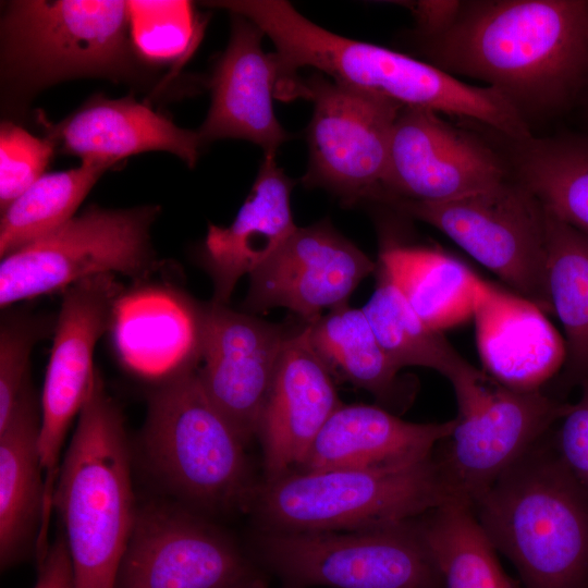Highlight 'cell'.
Listing matches in <instances>:
<instances>
[{
  "label": "cell",
  "instance_id": "cell-1",
  "mask_svg": "<svg viewBox=\"0 0 588 588\" xmlns=\"http://www.w3.org/2000/svg\"><path fill=\"white\" fill-rule=\"evenodd\" d=\"M416 38L427 62L486 83L524 119L588 83V0L462 1L449 26Z\"/></svg>",
  "mask_w": 588,
  "mask_h": 588
},
{
  "label": "cell",
  "instance_id": "cell-2",
  "mask_svg": "<svg viewBox=\"0 0 588 588\" xmlns=\"http://www.w3.org/2000/svg\"><path fill=\"white\" fill-rule=\"evenodd\" d=\"M216 7L248 19L270 38L275 47V97L280 100L301 69L314 68L335 82L403 107L475 120L513 142L532 136L524 117L494 89L467 84L409 54L334 34L287 1L223 0Z\"/></svg>",
  "mask_w": 588,
  "mask_h": 588
},
{
  "label": "cell",
  "instance_id": "cell-3",
  "mask_svg": "<svg viewBox=\"0 0 588 588\" xmlns=\"http://www.w3.org/2000/svg\"><path fill=\"white\" fill-rule=\"evenodd\" d=\"M537 443L471 505L526 588L588 587V492Z\"/></svg>",
  "mask_w": 588,
  "mask_h": 588
},
{
  "label": "cell",
  "instance_id": "cell-4",
  "mask_svg": "<svg viewBox=\"0 0 588 588\" xmlns=\"http://www.w3.org/2000/svg\"><path fill=\"white\" fill-rule=\"evenodd\" d=\"M53 509L74 588H114L137 510L123 416L98 371L61 461Z\"/></svg>",
  "mask_w": 588,
  "mask_h": 588
},
{
  "label": "cell",
  "instance_id": "cell-5",
  "mask_svg": "<svg viewBox=\"0 0 588 588\" xmlns=\"http://www.w3.org/2000/svg\"><path fill=\"white\" fill-rule=\"evenodd\" d=\"M451 502L434 454L377 467L292 470L255 487L264 530L340 531L416 519Z\"/></svg>",
  "mask_w": 588,
  "mask_h": 588
},
{
  "label": "cell",
  "instance_id": "cell-6",
  "mask_svg": "<svg viewBox=\"0 0 588 588\" xmlns=\"http://www.w3.org/2000/svg\"><path fill=\"white\" fill-rule=\"evenodd\" d=\"M128 1L23 0L1 21V82L15 96L78 77L134 74Z\"/></svg>",
  "mask_w": 588,
  "mask_h": 588
},
{
  "label": "cell",
  "instance_id": "cell-7",
  "mask_svg": "<svg viewBox=\"0 0 588 588\" xmlns=\"http://www.w3.org/2000/svg\"><path fill=\"white\" fill-rule=\"evenodd\" d=\"M143 445L155 471L186 501L204 509L249 504L255 487L246 443L194 366L168 375L152 391Z\"/></svg>",
  "mask_w": 588,
  "mask_h": 588
},
{
  "label": "cell",
  "instance_id": "cell-8",
  "mask_svg": "<svg viewBox=\"0 0 588 588\" xmlns=\"http://www.w3.org/2000/svg\"><path fill=\"white\" fill-rule=\"evenodd\" d=\"M457 416L434 453L451 502L471 505L568 411L543 389L509 388L477 368L452 383Z\"/></svg>",
  "mask_w": 588,
  "mask_h": 588
},
{
  "label": "cell",
  "instance_id": "cell-9",
  "mask_svg": "<svg viewBox=\"0 0 588 588\" xmlns=\"http://www.w3.org/2000/svg\"><path fill=\"white\" fill-rule=\"evenodd\" d=\"M258 548L290 588H443L420 517L360 530H262Z\"/></svg>",
  "mask_w": 588,
  "mask_h": 588
},
{
  "label": "cell",
  "instance_id": "cell-10",
  "mask_svg": "<svg viewBox=\"0 0 588 588\" xmlns=\"http://www.w3.org/2000/svg\"><path fill=\"white\" fill-rule=\"evenodd\" d=\"M428 223L509 284L516 295L553 314L546 282L547 212L518 181L444 203L380 201Z\"/></svg>",
  "mask_w": 588,
  "mask_h": 588
},
{
  "label": "cell",
  "instance_id": "cell-11",
  "mask_svg": "<svg viewBox=\"0 0 588 588\" xmlns=\"http://www.w3.org/2000/svg\"><path fill=\"white\" fill-rule=\"evenodd\" d=\"M157 206L89 207L44 237L4 256L0 306L56 291L99 274L142 278L154 267L150 228Z\"/></svg>",
  "mask_w": 588,
  "mask_h": 588
},
{
  "label": "cell",
  "instance_id": "cell-12",
  "mask_svg": "<svg viewBox=\"0 0 588 588\" xmlns=\"http://www.w3.org/2000/svg\"><path fill=\"white\" fill-rule=\"evenodd\" d=\"M311 100L309 162L302 183L322 187L346 206L372 200L385 175L391 134L403 106L321 73L294 82L287 100Z\"/></svg>",
  "mask_w": 588,
  "mask_h": 588
},
{
  "label": "cell",
  "instance_id": "cell-13",
  "mask_svg": "<svg viewBox=\"0 0 588 588\" xmlns=\"http://www.w3.org/2000/svg\"><path fill=\"white\" fill-rule=\"evenodd\" d=\"M122 287L114 274L81 280L63 291L40 400L39 452L45 477L41 530L47 531L64 440L79 414L97 370L98 340L113 324Z\"/></svg>",
  "mask_w": 588,
  "mask_h": 588
},
{
  "label": "cell",
  "instance_id": "cell-14",
  "mask_svg": "<svg viewBox=\"0 0 588 588\" xmlns=\"http://www.w3.org/2000/svg\"><path fill=\"white\" fill-rule=\"evenodd\" d=\"M114 588H266L222 532L179 507L137 510Z\"/></svg>",
  "mask_w": 588,
  "mask_h": 588
},
{
  "label": "cell",
  "instance_id": "cell-15",
  "mask_svg": "<svg viewBox=\"0 0 588 588\" xmlns=\"http://www.w3.org/2000/svg\"><path fill=\"white\" fill-rule=\"evenodd\" d=\"M507 180L499 155L441 114L403 107L394 122L381 189L373 199L444 203Z\"/></svg>",
  "mask_w": 588,
  "mask_h": 588
},
{
  "label": "cell",
  "instance_id": "cell-16",
  "mask_svg": "<svg viewBox=\"0 0 588 588\" xmlns=\"http://www.w3.org/2000/svg\"><path fill=\"white\" fill-rule=\"evenodd\" d=\"M197 320L203 387L247 444L291 330L213 301L197 306Z\"/></svg>",
  "mask_w": 588,
  "mask_h": 588
},
{
  "label": "cell",
  "instance_id": "cell-17",
  "mask_svg": "<svg viewBox=\"0 0 588 588\" xmlns=\"http://www.w3.org/2000/svg\"><path fill=\"white\" fill-rule=\"evenodd\" d=\"M377 270L353 242L328 220L298 228L259 268L249 274L246 311L284 307L311 324L346 305L358 284Z\"/></svg>",
  "mask_w": 588,
  "mask_h": 588
},
{
  "label": "cell",
  "instance_id": "cell-18",
  "mask_svg": "<svg viewBox=\"0 0 588 588\" xmlns=\"http://www.w3.org/2000/svg\"><path fill=\"white\" fill-rule=\"evenodd\" d=\"M341 404L334 378L309 342L307 324L291 330L256 432L265 480L301 469Z\"/></svg>",
  "mask_w": 588,
  "mask_h": 588
},
{
  "label": "cell",
  "instance_id": "cell-19",
  "mask_svg": "<svg viewBox=\"0 0 588 588\" xmlns=\"http://www.w3.org/2000/svg\"><path fill=\"white\" fill-rule=\"evenodd\" d=\"M264 36L252 21L232 14L229 44L209 81L210 108L197 130L203 146L237 138L260 146L265 154H275L292 137L273 110L278 63L274 52L264 51Z\"/></svg>",
  "mask_w": 588,
  "mask_h": 588
},
{
  "label": "cell",
  "instance_id": "cell-20",
  "mask_svg": "<svg viewBox=\"0 0 588 588\" xmlns=\"http://www.w3.org/2000/svg\"><path fill=\"white\" fill-rule=\"evenodd\" d=\"M293 186V180L278 166L275 154H265L232 223L209 224L201 260L213 283V302L226 305L237 281L266 262L295 232Z\"/></svg>",
  "mask_w": 588,
  "mask_h": 588
},
{
  "label": "cell",
  "instance_id": "cell-21",
  "mask_svg": "<svg viewBox=\"0 0 588 588\" xmlns=\"http://www.w3.org/2000/svg\"><path fill=\"white\" fill-rule=\"evenodd\" d=\"M49 130L63 152L109 167L133 155L167 151L193 168L203 147L197 131L177 126L131 97L96 95Z\"/></svg>",
  "mask_w": 588,
  "mask_h": 588
},
{
  "label": "cell",
  "instance_id": "cell-22",
  "mask_svg": "<svg viewBox=\"0 0 588 588\" xmlns=\"http://www.w3.org/2000/svg\"><path fill=\"white\" fill-rule=\"evenodd\" d=\"M483 371L516 390H537L563 367L564 340L529 301L487 284L474 314Z\"/></svg>",
  "mask_w": 588,
  "mask_h": 588
},
{
  "label": "cell",
  "instance_id": "cell-23",
  "mask_svg": "<svg viewBox=\"0 0 588 588\" xmlns=\"http://www.w3.org/2000/svg\"><path fill=\"white\" fill-rule=\"evenodd\" d=\"M454 425L455 419L411 422L382 406L341 404L301 469L377 467L426 458L450 437Z\"/></svg>",
  "mask_w": 588,
  "mask_h": 588
},
{
  "label": "cell",
  "instance_id": "cell-24",
  "mask_svg": "<svg viewBox=\"0 0 588 588\" xmlns=\"http://www.w3.org/2000/svg\"><path fill=\"white\" fill-rule=\"evenodd\" d=\"M40 408L25 390L0 430V565L7 569L24 556L41 526L45 477L39 452Z\"/></svg>",
  "mask_w": 588,
  "mask_h": 588
},
{
  "label": "cell",
  "instance_id": "cell-25",
  "mask_svg": "<svg viewBox=\"0 0 588 588\" xmlns=\"http://www.w3.org/2000/svg\"><path fill=\"white\" fill-rule=\"evenodd\" d=\"M377 266L417 316L439 332L474 317L488 284L458 259L425 246L387 242Z\"/></svg>",
  "mask_w": 588,
  "mask_h": 588
},
{
  "label": "cell",
  "instance_id": "cell-26",
  "mask_svg": "<svg viewBox=\"0 0 588 588\" xmlns=\"http://www.w3.org/2000/svg\"><path fill=\"white\" fill-rule=\"evenodd\" d=\"M546 282L565 344L562 382H588V234L547 210Z\"/></svg>",
  "mask_w": 588,
  "mask_h": 588
},
{
  "label": "cell",
  "instance_id": "cell-27",
  "mask_svg": "<svg viewBox=\"0 0 588 588\" xmlns=\"http://www.w3.org/2000/svg\"><path fill=\"white\" fill-rule=\"evenodd\" d=\"M309 342L332 377L368 391L381 403L400 405L408 391L363 309L347 304L307 324Z\"/></svg>",
  "mask_w": 588,
  "mask_h": 588
},
{
  "label": "cell",
  "instance_id": "cell-28",
  "mask_svg": "<svg viewBox=\"0 0 588 588\" xmlns=\"http://www.w3.org/2000/svg\"><path fill=\"white\" fill-rule=\"evenodd\" d=\"M513 143L516 181L549 213L588 234V139L531 136Z\"/></svg>",
  "mask_w": 588,
  "mask_h": 588
},
{
  "label": "cell",
  "instance_id": "cell-29",
  "mask_svg": "<svg viewBox=\"0 0 588 588\" xmlns=\"http://www.w3.org/2000/svg\"><path fill=\"white\" fill-rule=\"evenodd\" d=\"M377 275L376 289L362 309L382 350L399 370L407 366L427 367L452 383L474 368L441 332L417 316L378 266Z\"/></svg>",
  "mask_w": 588,
  "mask_h": 588
},
{
  "label": "cell",
  "instance_id": "cell-30",
  "mask_svg": "<svg viewBox=\"0 0 588 588\" xmlns=\"http://www.w3.org/2000/svg\"><path fill=\"white\" fill-rule=\"evenodd\" d=\"M420 524L443 588H516L469 505L448 502Z\"/></svg>",
  "mask_w": 588,
  "mask_h": 588
},
{
  "label": "cell",
  "instance_id": "cell-31",
  "mask_svg": "<svg viewBox=\"0 0 588 588\" xmlns=\"http://www.w3.org/2000/svg\"><path fill=\"white\" fill-rule=\"evenodd\" d=\"M111 167L82 162L69 170L45 173L3 211L1 258L59 229L73 217L97 181Z\"/></svg>",
  "mask_w": 588,
  "mask_h": 588
},
{
  "label": "cell",
  "instance_id": "cell-32",
  "mask_svg": "<svg viewBox=\"0 0 588 588\" xmlns=\"http://www.w3.org/2000/svg\"><path fill=\"white\" fill-rule=\"evenodd\" d=\"M135 52L148 61L186 58L200 40L204 23L188 1H128Z\"/></svg>",
  "mask_w": 588,
  "mask_h": 588
},
{
  "label": "cell",
  "instance_id": "cell-33",
  "mask_svg": "<svg viewBox=\"0 0 588 588\" xmlns=\"http://www.w3.org/2000/svg\"><path fill=\"white\" fill-rule=\"evenodd\" d=\"M41 320L22 314H7L0 329V430L13 415L29 385L32 348L42 335Z\"/></svg>",
  "mask_w": 588,
  "mask_h": 588
},
{
  "label": "cell",
  "instance_id": "cell-34",
  "mask_svg": "<svg viewBox=\"0 0 588 588\" xmlns=\"http://www.w3.org/2000/svg\"><path fill=\"white\" fill-rule=\"evenodd\" d=\"M54 147L56 145L49 136L40 138L12 122L1 123V211L45 174Z\"/></svg>",
  "mask_w": 588,
  "mask_h": 588
},
{
  "label": "cell",
  "instance_id": "cell-35",
  "mask_svg": "<svg viewBox=\"0 0 588 588\" xmlns=\"http://www.w3.org/2000/svg\"><path fill=\"white\" fill-rule=\"evenodd\" d=\"M556 453L588 492V382L581 385L580 397L560 420Z\"/></svg>",
  "mask_w": 588,
  "mask_h": 588
},
{
  "label": "cell",
  "instance_id": "cell-36",
  "mask_svg": "<svg viewBox=\"0 0 588 588\" xmlns=\"http://www.w3.org/2000/svg\"><path fill=\"white\" fill-rule=\"evenodd\" d=\"M33 588H74L71 558L62 534L38 561V574Z\"/></svg>",
  "mask_w": 588,
  "mask_h": 588
},
{
  "label": "cell",
  "instance_id": "cell-37",
  "mask_svg": "<svg viewBox=\"0 0 588 588\" xmlns=\"http://www.w3.org/2000/svg\"><path fill=\"white\" fill-rule=\"evenodd\" d=\"M462 1L427 0L406 2L416 22L415 37L437 34L455 19Z\"/></svg>",
  "mask_w": 588,
  "mask_h": 588
}]
</instances>
